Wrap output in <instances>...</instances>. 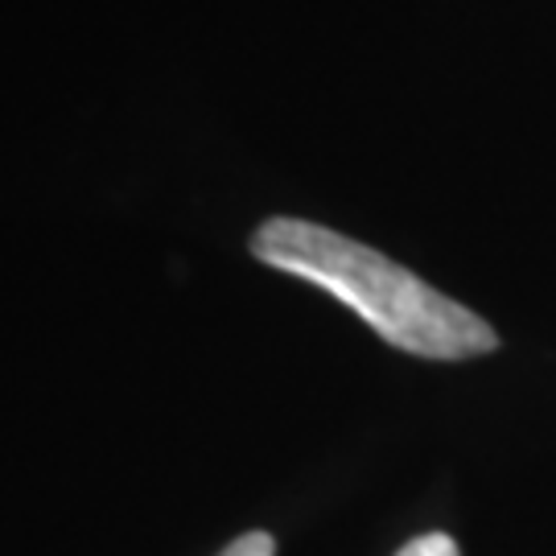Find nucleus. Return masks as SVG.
Listing matches in <instances>:
<instances>
[{
    "label": "nucleus",
    "mask_w": 556,
    "mask_h": 556,
    "mask_svg": "<svg viewBox=\"0 0 556 556\" xmlns=\"http://www.w3.org/2000/svg\"><path fill=\"white\" fill-rule=\"evenodd\" d=\"M252 256L277 273L318 285L321 293L351 305L383 342L417 358H475L498 346L491 321H482L475 309L438 293L376 248L338 236L321 223H260Z\"/></svg>",
    "instance_id": "f257e3e1"
},
{
    "label": "nucleus",
    "mask_w": 556,
    "mask_h": 556,
    "mask_svg": "<svg viewBox=\"0 0 556 556\" xmlns=\"http://www.w3.org/2000/svg\"><path fill=\"white\" fill-rule=\"evenodd\" d=\"M396 556H462V553H457L454 536H445V532H429V536L408 540Z\"/></svg>",
    "instance_id": "f03ea898"
},
{
    "label": "nucleus",
    "mask_w": 556,
    "mask_h": 556,
    "mask_svg": "<svg viewBox=\"0 0 556 556\" xmlns=\"http://www.w3.org/2000/svg\"><path fill=\"white\" fill-rule=\"evenodd\" d=\"M273 553H277V544H273L268 532H243V536L231 540L219 556H273Z\"/></svg>",
    "instance_id": "7ed1b4c3"
}]
</instances>
